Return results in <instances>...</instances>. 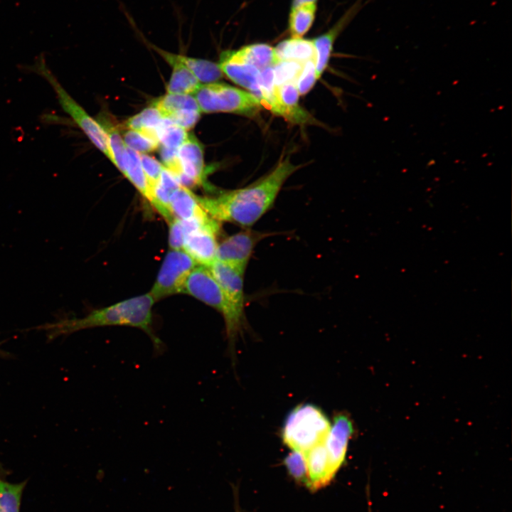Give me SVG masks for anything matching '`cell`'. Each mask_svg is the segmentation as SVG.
I'll use <instances>...</instances> for the list:
<instances>
[{"mask_svg":"<svg viewBox=\"0 0 512 512\" xmlns=\"http://www.w3.org/2000/svg\"><path fill=\"white\" fill-rule=\"evenodd\" d=\"M297 168L286 159L267 176L247 187L215 196H197V199L207 214L218 222L250 228L270 209L283 184Z\"/></svg>","mask_w":512,"mask_h":512,"instance_id":"6da1fadb","label":"cell"},{"mask_svg":"<svg viewBox=\"0 0 512 512\" xmlns=\"http://www.w3.org/2000/svg\"><path fill=\"white\" fill-rule=\"evenodd\" d=\"M155 301L146 294L129 298L111 306L96 309L80 319H63L41 327L50 338L94 327L128 326L144 331L151 338L155 353L164 351L161 341L152 329V306Z\"/></svg>","mask_w":512,"mask_h":512,"instance_id":"7a4b0ae2","label":"cell"},{"mask_svg":"<svg viewBox=\"0 0 512 512\" xmlns=\"http://www.w3.org/2000/svg\"><path fill=\"white\" fill-rule=\"evenodd\" d=\"M331 424L324 413L311 404L296 407L286 419L283 430L284 443L292 451L302 454L324 442Z\"/></svg>","mask_w":512,"mask_h":512,"instance_id":"3957f363","label":"cell"},{"mask_svg":"<svg viewBox=\"0 0 512 512\" xmlns=\"http://www.w3.org/2000/svg\"><path fill=\"white\" fill-rule=\"evenodd\" d=\"M201 112L252 114L262 107L253 94L224 83L201 84L193 93Z\"/></svg>","mask_w":512,"mask_h":512,"instance_id":"277c9868","label":"cell"},{"mask_svg":"<svg viewBox=\"0 0 512 512\" xmlns=\"http://www.w3.org/2000/svg\"><path fill=\"white\" fill-rule=\"evenodd\" d=\"M34 70L49 82L56 94L58 101L64 112H66L82 129L95 147L112 161V155L110 151L106 132L97 120L89 115L67 92L48 68L43 60H40L37 62L34 66Z\"/></svg>","mask_w":512,"mask_h":512,"instance_id":"5b68a950","label":"cell"},{"mask_svg":"<svg viewBox=\"0 0 512 512\" xmlns=\"http://www.w3.org/2000/svg\"><path fill=\"white\" fill-rule=\"evenodd\" d=\"M208 268L220 285L230 310L231 326L226 334L229 349L233 356L235 339L245 320V272L218 260Z\"/></svg>","mask_w":512,"mask_h":512,"instance_id":"8992f818","label":"cell"},{"mask_svg":"<svg viewBox=\"0 0 512 512\" xmlns=\"http://www.w3.org/2000/svg\"><path fill=\"white\" fill-rule=\"evenodd\" d=\"M183 250H170L166 255L156 279L149 292L155 302L181 293L185 281L197 266Z\"/></svg>","mask_w":512,"mask_h":512,"instance_id":"52a82bcc","label":"cell"},{"mask_svg":"<svg viewBox=\"0 0 512 512\" xmlns=\"http://www.w3.org/2000/svg\"><path fill=\"white\" fill-rule=\"evenodd\" d=\"M181 293L192 296L220 312L225 321L226 334L229 331L232 322L230 310L220 285L208 267L196 266L187 277Z\"/></svg>","mask_w":512,"mask_h":512,"instance_id":"ba28073f","label":"cell"},{"mask_svg":"<svg viewBox=\"0 0 512 512\" xmlns=\"http://www.w3.org/2000/svg\"><path fill=\"white\" fill-rule=\"evenodd\" d=\"M269 235L245 228L218 245L216 260L245 272L257 244Z\"/></svg>","mask_w":512,"mask_h":512,"instance_id":"9c48e42d","label":"cell"},{"mask_svg":"<svg viewBox=\"0 0 512 512\" xmlns=\"http://www.w3.org/2000/svg\"><path fill=\"white\" fill-rule=\"evenodd\" d=\"M219 230V222L214 219L198 228L187 235L183 250L197 265L208 267L216 260Z\"/></svg>","mask_w":512,"mask_h":512,"instance_id":"30bf717a","label":"cell"},{"mask_svg":"<svg viewBox=\"0 0 512 512\" xmlns=\"http://www.w3.org/2000/svg\"><path fill=\"white\" fill-rule=\"evenodd\" d=\"M181 174L178 177L180 184L186 188L201 186L205 181L206 168L203 146L192 134L178 149Z\"/></svg>","mask_w":512,"mask_h":512,"instance_id":"8fae6325","label":"cell"},{"mask_svg":"<svg viewBox=\"0 0 512 512\" xmlns=\"http://www.w3.org/2000/svg\"><path fill=\"white\" fill-rule=\"evenodd\" d=\"M354 428L351 417L340 413L334 417L324 441L331 469L335 475L346 459L348 444Z\"/></svg>","mask_w":512,"mask_h":512,"instance_id":"7c38bea8","label":"cell"},{"mask_svg":"<svg viewBox=\"0 0 512 512\" xmlns=\"http://www.w3.org/2000/svg\"><path fill=\"white\" fill-rule=\"evenodd\" d=\"M218 65L223 74L235 84L250 91L260 100L259 78L261 70L238 58L233 50L223 51Z\"/></svg>","mask_w":512,"mask_h":512,"instance_id":"4fadbf2b","label":"cell"},{"mask_svg":"<svg viewBox=\"0 0 512 512\" xmlns=\"http://www.w3.org/2000/svg\"><path fill=\"white\" fill-rule=\"evenodd\" d=\"M299 95L294 81L275 85L267 109L294 123H306L309 114L299 105Z\"/></svg>","mask_w":512,"mask_h":512,"instance_id":"5bb4252c","label":"cell"},{"mask_svg":"<svg viewBox=\"0 0 512 512\" xmlns=\"http://www.w3.org/2000/svg\"><path fill=\"white\" fill-rule=\"evenodd\" d=\"M149 46L172 67L171 76L166 86L167 93L193 95L201 84L181 62L179 54L168 52L151 43Z\"/></svg>","mask_w":512,"mask_h":512,"instance_id":"9a60e30c","label":"cell"},{"mask_svg":"<svg viewBox=\"0 0 512 512\" xmlns=\"http://www.w3.org/2000/svg\"><path fill=\"white\" fill-rule=\"evenodd\" d=\"M169 209L172 218L178 220L207 221L212 218L200 205L197 196L182 185L171 195Z\"/></svg>","mask_w":512,"mask_h":512,"instance_id":"2e32d148","label":"cell"},{"mask_svg":"<svg viewBox=\"0 0 512 512\" xmlns=\"http://www.w3.org/2000/svg\"><path fill=\"white\" fill-rule=\"evenodd\" d=\"M361 6V1H359L346 14L334 28L324 34L312 40L315 48V65L318 79L321 76L327 67L334 43L338 34L360 9Z\"/></svg>","mask_w":512,"mask_h":512,"instance_id":"e0dca14e","label":"cell"},{"mask_svg":"<svg viewBox=\"0 0 512 512\" xmlns=\"http://www.w3.org/2000/svg\"><path fill=\"white\" fill-rule=\"evenodd\" d=\"M274 48L279 61H294L303 64L316 58L313 41L302 38L292 37L284 40Z\"/></svg>","mask_w":512,"mask_h":512,"instance_id":"ac0fdd59","label":"cell"},{"mask_svg":"<svg viewBox=\"0 0 512 512\" xmlns=\"http://www.w3.org/2000/svg\"><path fill=\"white\" fill-rule=\"evenodd\" d=\"M181 186L176 177L164 166L161 177L154 188V203L153 206L167 220L172 218L169 209V203L171 195Z\"/></svg>","mask_w":512,"mask_h":512,"instance_id":"d6986e66","label":"cell"},{"mask_svg":"<svg viewBox=\"0 0 512 512\" xmlns=\"http://www.w3.org/2000/svg\"><path fill=\"white\" fill-rule=\"evenodd\" d=\"M242 60L251 64L260 70L274 67L279 62L274 48L265 43H255L233 50Z\"/></svg>","mask_w":512,"mask_h":512,"instance_id":"ffe728a7","label":"cell"},{"mask_svg":"<svg viewBox=\"0 0 512 512\" xmlns=\"http://www.w3.org/2000/svg\"><path fill=\"white\" fill-rule=\"evenodd\" d=\"M123 175L153 206L154 203V194L142 169L139 154L128 147L127 149L125 171Z\"/></svg>","mask_w":512,"mask_h":512,"instance_id":"44dd1931","label":"cell"},{"mask_svg":"<svg viewBox=\"0 0 512 512\" xmlns=\"http://www.w3.org/2000/svg\"><path fill=\"white\" fill-rule=\"evenodd\" d=\"M125 145L139 154H146L159 148L157 129H129L123 137Z\"/></svg>","mask_w":512,"mask_h":512,"instance_id":"7402d4cb","label":"cell"},{"mask_svg":"<svg viewBox=\"0 0 512 512\" xmlns=\"http://www.w3.org/2000/svg\"><path fill=\"white\" fill-rule=\"evenodd\" d=\"M179 58L201 84L216 82L223 75L219 65L212 61L181 54Z\"/></svg>","mask_w":512,"mask_h":512,"instance_id":"603a6c76","label":"cell"},{"mask_svg":"<svg viewBox=\"0 0 512 512\" xmlns=\"http://www.w3.org/2000/svg\"><path fill=\"white\" fill-rule=\"evenodd\" d=\"M152 105L160 112L164 119H168L176 112L182 110L200 111L193 95L166 93L155 100Z\"/></svg>","mask_w":512,"mask_h":512,"instance_id":"cb8c5ba5","label":"cell"},{"mask_svg":"<svg viewBox=\"0 0 512 512\" xmlns=\"http://www.w3.org/2000/svg\"><path fill=\"white\" fill-rule=\"evenodd\" d=\"M97 122L106 132L110 151L112 155V162L124 174L127 159V146L121 137L117 128L110 124L102 116Z\"/></svg>","mask_w":512,"mask_h":512,"instance_id":"d4e9b609","label":"cell"},{"mask_svg":"<svg viewBox=\"0 0 512 512\" xmlns=\"http://www.w3.org/2000/svg\"><path fill=\"white\" fill-rule=\"evenodd\" d=\"M316 11V4H305L292 8L289 28L294 38H302L311 27Z\"/></svg>","mask_w":512,"mask_h":512,"instance_id":"484cf974","label":"cell"},{"mask_svg":"<svg viewBox=\"0 0 512 512\" xmlns=\"http://www.w3.org/2000/svg\"><path fill=\"white\" fill-rule=\"evenodd\" d=\"M27 481L9 482L0 477V512H20Z\"/></svg>","mask_w":512,"mask_h":512,"instance_id":"4316f807","label":"cell"},{"mask_svg":"<svg viewBox=\"0 0 512 512\" xmlns=\"http://www.w3.org/2000/svg\"><path fill=\"white\" fill-rule=\"evenodd\" d=\"M213 218L207 221L182 220L174 218L169 223V243L171 250H183L187 235L193 230L210 222Z\"/></svg>","mask_w":512,"mask_h":512,"instance_id":"83f0119b","label":"cell"},{"mask_svg":"<svg viewBox=\"0 0 512 512\" xmlns=\"http://www.w3.org/2000/svg\"><path fill=\"white\" fill-rule=\"evenodd\" d=\"M159 146L169 149H178L187 139L188 134L186 130L164 119L157 128Z\"/></svg>","mask_w":512,"mask_h":512,"instance_id":"f1b7e54d","label":"cell"},{"mask_svg":"<svg viewBox=\"0 0 512 512\" xmlns=\"http://www.w3.org/2000/svg\"><path fill=\"white\" fill-rule=\"evenodd\" d=\"M164 119L160 112L151 105L128 119L125 126L129 129H157Z\"/></svg>","mask_w":512,"mask_h":512,"instance_id":"f546056e","label":"cell"},{"mask_svg":"<svg viewBox=\"0 0 512 512\" xmlns=\"http://www.w3.org/2000/svg\"><path fill=\"white\" fill-rule=\"evenodd\" d=\"M284 464L290 476L297 482L303 484L306 486L308 478L303 454L299 452L292 451L284 459Z\"/></svg>","mask_w":512,"mask_h":512,"instance_id":"4dcf8cb0","label":"cell"},{"mask_svg":"<svg viewBox=\"0 0 512 512\" xmlns=\"http://www.w3.org/2000/svg\"><path fill=\"white\" fill-rule=\"evenodd\" d=\"M302 64L294 61H280L273 67L275 85L296 81Z\"/></svg>","mask_w":512,"mask_h":512,"instance_id":"1f68e13d","label":"cell"},{"mask_svg":"<svg viewBox=\"0 0 512 512\" xmlns=\"http://www.w3.org/2000/svg\"><path fill=\"white\" fill-rule=\"evenodd\" d=\"M317 80L315 60L304 63L295 81L299 95H305L310 91Z\"/></svg>","mask_w":512,"mask_h":512,"instance_id":"d6a6232c","label":"cell"},{"mask_svg":"<svg viewBox=\"0 0 512 512\" xmlns=\"http://www.w3.org/2000/svg\"><path fill=\"white\" fill-rule=\"evenodd\" d=\"M139 154L142 169L147 178L149 185L153 192L154 188L156 186L161 177L164 165L155 158L147 155L146 154Z\"/></svg>","mask_w":512,"mask_h":512,"instance_id":"836d02e7","label":"cell"},{"mask_svg":"<svg viewBox=\"0 0 512 512\" xmlns=\"http://www.w3.org/2000/svg\"><path fill=\"white\" fill-rule=\"evenodd\" d=\"M201 113L197 110H182L171 114L168 119L188 131L197 123Z\"/></svg>","mask_w":512,"mask_h":512,"instance_id":"e575fe53","label":"cell"},{"mask_svg":"<svg viewBox=\"0 0 512 512\" xmlns=\"http://www.w3.org/2000/svg\"><path fill=\"white\" fill-rule=\"evenodd\" d=\"M160 155L164 166L170 171L178 179L181 174V166L178 156V149L159 146Z\"/></svg>","mask_w":512,"mask_h":512,"instance_id":"d590c367","label":"cell"},{"mask_svg":"<svg viewBox=\"0 0 512 512\" xmlns=\"http://www.w3.org/2000/svg\"><path fill=\"white\" fill-rule=\"evenodd\" d=\"M317 0H292V8L305 4H316Z\"/></svg>","mask_w":512,"mask_h":512,"instance_id":"8d00e7d4","label":"cell"},{"mask_svg":"<svg viewBox=\"0 0 512 512\" xmlns=\"http://www.w3.org/2000/svg\"><path fill=\"white\" fill-rule=\"evenodd\" d=\"M366 496H367V502H368V512H373L372 511V506H371V501H370V489H369V484H368L366 487Z\"/></svg>","mask_w":512,"mask_h":512,"instance_id":"74e56055","label":"cell"},{"mask_svg":"<svg viewBox=\"0 0 512 512\" xmlns=\"http://www.w3.org/2000/svg\"><path fill=\"white\" fill-rule=\"evenodd\" d=\"M6 471L4 469L2 465L0 463V477H5Z\"/></svg>","mask_w":512,"mask_h":512,"instance_id":"f35d334b","label":"cell"}]
</instances>
